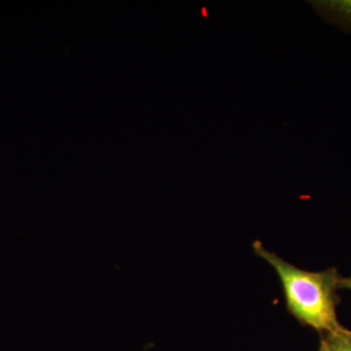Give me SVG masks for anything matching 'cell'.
I'll list each match as a JSON object with an SVG mask.
<instances>
[{"label": "cell", "instance_id": "6da1fadb", "mask_svg": "<svg viewBox=\"0 0 351 351\" xmlns=\"http://www.w3.org/2000/svg\"><path fill=\"white\" fill-rule=\"evenodd\" d=\"M256 255L276 269L282 284L289 313L302 326L311 327L320 335L345 330L339 323L337 307L341 276L336 267L323 271H307L295 267L263 247L256 240Z\"/></svg>", "mask_w": 351, "mask_h": 351}, {"label": "cell", "instance_id": "7a4b0ae2", "mask_svg": "<svg viewBox=\"0 0 351 351\" xmlns=\"http://www.w3.org/2000/svg\"><path fill=\"white\" fill-rule=\"evenodd\" d=\"M323 17L351 32V0L314 2Z\"/></svg>", "mask_w": 351, "mask_h": 351}, {"label": "cell", "instance_id": "3957f363", "mask_svg": "<svg viewBox=\"0 0 351 351\" xmlns=\"http://www.w3.org/2000/svg\"><path fill=\"white\" fill-rule=\"evenodd\" d=\"M321 341L318 351H351V331L324 332L320 335Z\"/></svg>", "mask_w": 351, "mask_h": 351}, {"label": "cell", "instance_id": "277c9868", "mask_svg": "<svg viewBox=\"0 0 351 351\" xmlns=\"http://www.w3.org/2000/svg\"><path fill=\"white\" fill-rule=\"evenodd\" d=\"M339 290L341 289H346L351 291V277H341L339 283Z\"/></svg>", "mask_w": 351, "mask_h": 351}]
</instances>
